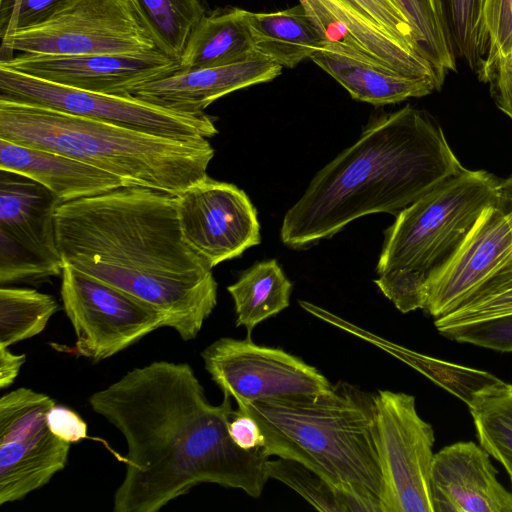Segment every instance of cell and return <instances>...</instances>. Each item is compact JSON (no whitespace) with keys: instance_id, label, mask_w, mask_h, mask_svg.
<instances>
[{"instance_id":"6da1fadb","label":"cell","mask_w":512,"mask_h":512,"mask_svg":"<svg viewBox=\"0 0 512 512\" xmlns=\"http://www.w3.org/2000/svg\"><path fill=\"white\" fill-rule=\"evenodd\" d=\"M224 395L212 405L187 363L164 360L134 368L88 399L124 437L125 474L114 512H157L202 483L261 496L269 479L263 448L240 449L228 425L235 410Z\"/></svg>"},{"instance_id":"7a4b0ae2","label":"cell","mask_w":512,"mask_h":512,"mask_svg":"<svg viewBox=\"0 0 512 512\" xmlns=\"http://www.w3.org/2000/svg\"><path fill=\"white\" fill-rule=\"evenodd\" d=\"M56 239L64 264L163 313L194 339L217 304L212 269L185 241L175 195L140 186L61 203Z\"/></svg>"},{"instance_id":"3957f363","label":"cell","mask_w":512,"mask_h":512,"mask_svg":"<svg viewBox=\"0 0 512 512\" xmlns=\"http://www.w3.org/2000/svg\"><path fill=\"white\" fill-rule=\"evenodd\" d=\"M463 168L426 111L406 105L372 115L356 142L319 170L288 209L281 241L307 249L360 217L396 215Z\"/></svg>"},{"instance_id":"277c9868","label":"cell","mask_w":512,"mask_h":512,"mask_svg":"<svg viewBox=\"0 0 512 512\" xmlns=\"http://www.w3.org/2000/svg\"><path fill=\"white\" fill-rule=\"evenodd\" d=\"M0 138L77 159L140 186L179 195L204 179L208 139L181 141L25 103L0 100Z\"/></svg>"},{"instance_id":"5b68a950","label":"cell","mask_w":512,"mask_h":512,"mask_svg":"<svg viewBox=\"0 0 512 512\" xmlns=\"http://www.w3.org/2000/svg\"><path fill=\"white\" fill-rule=\"evenodd\" d=\"M265 437L264 452L296 460L340 490L381 499L374 394L344 381L325 393L238 404Z\"/></svg>"},{"instance_id":"8992f818","label":"cell","mask_w":512,"mask_h":512,"mask_svg":"<svg viewBox=\"0 0 512 512\" xmlns=\"http://www.w3.org/2000/svg\"><path fill=\"white\" fill-rule=\"evenodd\" d=\"M500 180L485 170L458 174L402 209L384 233L377 287L402 313L422 309L427 284L495 205Z\"/></svg>"},{"instance_id":"52a82bcc","label":"cell","mask_w":512,"mask_h":512,"mask_svg":"<svg viewBox=\"0 0 512 512\" xmlns=\"http://www.w3.org/2000/svg\"><path fill=\"white\" fill-rule=\"evenodd\" d=\"M156 49L133 0H64L47 18L4 37L2 52L136 55ZM9 57V58H10Z\"/></svg>"},{"instance_id":"ba28073f","label":"cell","mask_w":512,"mask_h":512,"mask_svg":"<svg viewBox=\"0 0 512 512\" xmlns=\"http://www.w3.org/2000/svg\"><path fill=\"white\" fill-rule=\"evenodd\" d=\"M0 100L41 106L140 132L181 141L218 133L206 113L166 109L132 95L90 92L0 67Z\"/></svg>"},{"instance_id":"9c48e42d","label":"cell","mask_w":512,"mask_h":512,"mask_svg":"<svg viewBox=\"0 0 512 512\" xmlns=\"http://www.w3.org/2000/svg\"><path fill=\"white\" fill-rule=\"evenodd\" d=\"M376 443L382 473V512H434L430 475L434 430L413 395L374 394Z\"/></svg>"},{"instance_id":"30bf717a","label":"cell","mask_w":512,"mask_h":512,"mask_svg":"<svg viewBox=\"0 0 512 512\" xmlns=\"http://www.w3.org/2000/svg\"><path fill=\"white\" fill-rule=\"evenodd\" d=\"M61 275V300L80 356L105 360L168 327L163 313L103 280L67 264Z\"/></svg>"},{"instance_id":"8fae6325","label":"cell","mask_w":512,"mask_h":512,"mask_svg":"<svg viewBox=\"0 0 512 512\" xmlns=\"http://www.w3.org/2000/svg\"><path fill=\"white\" fill-rule=\"evenodd\" d=\"M55 404L24 387L0 398V505L23 499L65 468L70 443L55 436L46 420Z\"/></svg>"},{"instance_id":"7c38bea8","label":"cell","mask_w":512,"mask_h":512,"mask_svg":"<svg viewBox=\"0 0 512 512\" xmlns=\"http://www.w3.org/2000/svg\"><path fill=\"white\" fill-rule=\"evenodd\" d=\"M206 371L237 405L294 399L328 392L333 384L314 366L250 337L220 338L201 353Z\"/></svg>"},{"instance_id":"4fadbf2b","label":"cell","mask_w":512,"mask_h":512,"mask_svg":"<svg viewBox=\"0 0 512 512\" xmlns=\"http://www.w3.org/2000/svg\"><path fill=\"white\" fill-rule=\"evenodd\" d=\"M176 198L183 237L211 269L261 242L256 208L236 185L206 176Z\"/></svg>"},{"instance_id":"5bb4252c","label":"cell","mask_w":512,"mask_h":512,"mask_svg":"<svg viewBox=\"0 0 512 512\" xmlns=\"http://www.w3.org/2000/svg\"><path fill=\"white\" fill-rule=\"evenodd\" d=\"M0 67L75 89L119 96H130L140 87L180 70L178 60L157 48L136 55L21 53L1 60Z\"/></svg>"},{"instance_id":"9a60e30c","label":"cell","mask_w":512,"mask_h":512,"mask_svg":"<svg viewBox=\"0 0 512 512\" xmlns=\"http://www.w3.org/2000/svg\"><path fill=\"white\" fill-rule=\"evenodd\" d=\"M512 263V212L487 207L446 266L427 284L422 310L438 318Z\"/></svg>"},{"instance_id":"2e32d148","label":"cell","mask_w":512,"mask_h":512,"mask_svg":"<svg viewBox=\"0 0 512 512\" xmlns=\"http://www.w3.org/2000/svg\"><path fill=\"white\" fill-rule=\"evenodd\" d=\"M490 457L472 441L453 443L434 454V512H512V492L499 482Z\"/></svg>"},{"instance_id":"e0dca14e","label":"cell","mask_w":512,"mask_h":512,"mask_svg":"<svg viewBox=\"0 0 512 512\" xmlns=\"http://www.w3.org/2000/svg\"><path fill=\"white\" fill-rule=\"evenodd\" d=\"M282 67L255 55L234 64L178 71L150 82L132 96L166 109L202 113L215 100L249 86L269 82Z\"/></svg>"},{"instance_id":"ac0fdd59","label":"cell","mask_w":512,"mask_h":512,"mask_svg":"<svg viewBox=\"0 0 512 512\" xmlns=\"http://www.w3.org/2000/svg\"><path fill=\"white\" fill-rule=\"evenodd\" d=\"M61 201L38 182L0 170V231L43 259L63 267L55 213Z\"/></svg>"},{"instance_id":"d6986e66","label":"cell","mask_w":512,"mask_h":512,"mask_svg":"<svg viewBox=\"0 0 512 512\" xmlns=\"http://www.w3.org/2000/svg\"><path fill=\"white\" fill-rule=\"evenodd\" d=\"M0 170L28 177L61 203L92 197L124 186L113 174L56 152L0 138Z\"/></svg>"},{"instance_id":"ffe728a7","label":"cell","mask_w":512,"mask_h":512,"mask_svg":"<svg viewBox=\"0 0 512 512\" xmlns=\"http://www.w3.org/2000/svg\"><path fill=\"white\" fill-rule=\"evenodd\" d=\"M255 55L248 11L217 8L204 13L192 30L179 59L180 71L234 64Z\"/></svg>"},{"instance_id":"44dd1931","label":"cell","mask_w":512,"mask_h":512,"mask_svg":"<svg viewBox=\"0 0 512 512\" xmlns=\"http://www.w3.org/2000/svg\"><path fill=\"white\" fill-rule=\"evenodd\" d=\"M311 60L353 99L375 106L423 97L437 90L429 79L407 76L331 51L316 52Z\"/></svg>"},{"instance_id":"7402d4cb","label":"cell","mask_w":512,"mask_h":512,"mask_svg":"<svg viewBox=\"0 0 512 512\" xmlns=\"http://www.w3.org/2000/svg\"><path fill=\"white\" fill-rule=\"evenodd\" d=\"M255 52L281 66L294 68L328 44L301 5L269 12L248 11Z\"/></svg>"},{"instance_id":"603a6c76","label":"cell","mask_w":512,"mask_h":512,"mask_svg":"<svg viewBox=\"0 0 512 512\" xmlns=\"http://www.w3.org/2000/svg\"><path fill=\"white\" fill-rule=\"evenodd\" d=\"M292 287L275 259L252 265L227 287L234 302L236 326H243L250 337L258 324L289 306Z\"/></svg>"},{"instance_id":"cb8c5ba5","label":"cell","mask_w":512,"mask_h":512,"mask_svg":"<svg viewBox=\"0 0 512 512\" xmlns=\"http://www.w3.org/2000/svg\"><path fill=\"white\" fill-rule=\"evenodd\" d=\"M451 53L476 72L487 56L489 35L483 17V0H433Z\"/></svg>"},{"instance_id":"d4e9b609","label":"cell","mask_w":512,"mask_h":512,"mask_svg":"<svg viewBox=\"0 0 512 512\" xmlns=\"http://www.w3.org/2000/svg\"><path fill=\"white\" fill-rule=\"evenodd\" d=\"M480 445L512 458V384L497 379L479 388L467 404Z\"/></svg>"},{"instance_id":"484cf974","label":"cell","mask_w":512,"mask_h":512,"mask_svg":"<svg viewBox=\"0 0 512 512\" xmlns=\"http://www.w3.org/2000/svg\"><path fill=\"white\" fill-rule=\"evenodd\" d=\"M53 296L35 289L4 287L0 289V347L41 333L57 312Z\"/></svg>"},{"instance_id":"4316f807","label":"cell","mask_w":512,"mask_h":512,"mask_svg":"<svg viewBox=\"0 0 512 512\" xmlns=\"http://www.w3.org/2000/svg\"><path fill=\"white\" fill-rule=\"evenodd\" d=\"M149 27L156 48L175 60L204 15L200 0H133Z\"/></svg>"},{"instance_id":"83f0119b","label":"cell","mask_w":512,"mask_h":512,"mask_svg":"<svg viewBox=\"0 0 512 512\" xmlns=\"http://www.w3.org/2000/svg\"><path fill=\"white\" fill-rule=\"evenodd\" d=\"M512 314V263L474 290L456 307L435 318L439 333L470 323Z\"/></svg>"},{"instance_id":"f1b7e54d","label":"cell","mask_w":512,"mask_h":512,"mask_svg":"<svg viewBox=\"0 0 512 512\" xmlns=\"http://www.w3.org/2000/svg\"><path fill=\"white\" fill-rule=\"evenodd\" d=\"M269 479L280 481L297 492L316 510L348 512L349 492L340 490L306 465L289 458L277 457L266 462Z\"/></svg>"},{"instance_id":"f546056e","label":"cell","mask_w":512,"mask_h":512,"mask_svg":"<svg viewBox=\"0 0 512 512\" xmlns=\"http://www.w3.org/2000/svg\"><path fill=\"white\" fill-rule=\"evenodd\" d=\"M409 20L419 54L446 76L456 70V59L446 43L433 0H396Z\"/></svg>"},{"instance_id":"4dcf8cb0","label":"cell","mask_w":512,"mask_h":512,"mask_svg":"<svg viewBox=\"0 0 512 512\" xmlns=\"http://www.w3.org/2000/svg\"><path fill=\"white\" fill-rule=\"evenodd\" d=\"M55 265L0 231V284L34 283L62 274Z\"/></svg>"},{"instance_id":"1f68e13d","label":"cell","mask_w":512,"mask_h":512,"mask_svg":"<svg viewBox=\"0 0 512 512\" xmlns=\"http://www.w3.org/2000/svg\"><path fill=\"white\" fill-rule=\"evenodd\" d=\"M440 334L459 343L512 353V314L458 326Z\"/></svg>"},{"instance_id":"d6a6232c","label":"cell","mask_w":512,"mask_h":512,"mask_svg":"<svg viewBox=\"0 0 512 512\" xmlns=\"http://www.w3.org/2000/svg\"><path fill=\"white\" fill-rule=\"evenodd\" d=\"M393 36L417 51L411 24L396 0H342ZM418 52V51H417ZM419 53V52H418Z\"/></svg>"},{"instance_id":"836d02e7","label":"cell","mask_w":512,"mask_h":512,"mask_svg":"<svg viewBox=\"0 0 512 512\" xmlns=\"http://www.w3.org/2000/svg\"><path fill=\"white\" fill-rule=\"evenodd\" d=\"M477 73L488 83L498 108L512 119V52H488Z\"/></svg>"},{"instance_id":"e575fe53","label":"cell","mask_w":512,"mask_h":512,"mask_svg":"<svg viewBox=\"0 0 512 512\" xmlns=\"http://www.w3.org/2000/svg\"><path fill=\"white\" fill-rule=\"evenodd\" d=\"M483 17L490 40L488 52L511 53L512 0H483Z\"/></svg>"},{"instance_id":"d590c367","label":"cell","mask_w":512,"mask_h":512,"mask_svg":"<svg viewBox=\"0 0 512 512\" xmlns=\"http://www.w3.org/2000/svg\"><path fill=\"white\" fill-rule=\"evenodd\" d=\"M47 425L59 439L77 443L87 438V424L74 410L55 404L47 413Z\"/></svg>"},{"instance_id":"8d00e7d4","label":"cell","mask_w":512,"mask_h":512,"mask_svg":"<svg viewBox=\"0 0 512 512\" xmlns=\"http://www.w3.org/2000/svg\"><path fill=\"white\" fill-rule=\"evenodd\" d=\"M64 0H20L1 35L12 34L18 28L35 25L47 18Z\"/></svg>"},{"instance_id":"74e56055","label":"cell","mask_w":512,"mask_h":512,"mask_svg":"<svg viewBox=\"0 0 512 512\" xmlns=\"http://www.w3.org/2000/svg\"><path fill=\"white\" fill-rule=\"evenodd\" d=\"M228 432L232 441L242 450L254 451L264 447L265 437L259 423L238 409L229 422Z\"/></svg>"},{"instance_id":"f35d334b","label":"cell","mask_w":512,"mask_h":512,"mask_svg":"<svg viewBox=\"0 0 512 512\" xmlns=\"http://www.w3.org/2000/svg\"><path fill=\"white\" fill-rule=\"evenodd\" d=\"M26 359L25 354H14L9 347H0V388L9 387L17 378Z\"/></svg>"},{"instance_id":"ab89813d","label":"cell","mask_w":512,"mask_h":512,"mask_svg":"<svg viewBox=\"0 0 512 512\" xmlns=\"http://www.w3.org/2000/svg\"><path fill=\"white\" fill-rule=\"evenodd\" d=\"M495 206L503 212H512V174L500 180Z\"/></svg>"},{"instance_id":"60d3db41","label":"cell","mask_w":512,"mask_h":512,"mask_svg":"<svg viewBox=\"0 0 512 512\" xmlns=\"http://www.w3.org/2000/svg\"><path fill=\"white\" fill-rule=\"evenodd\" d=\"M20 0H0V34H2L15 12Z\"/></svg>"},{"instance_id":"b9f144b4","label":"cell","mask_w":512,"mask_h":512,"mask_svg":"<svg viewBox=\"0 0 512 512\" xmlns=\"http://www.w3.org/2000/svg\"><path fill=\"white\" fill-rule=\"evenodd\" d=\"M490 456H492L494 459H496L498 462L502 464L507 474L509 475V478L512 483V458L505 454L497 452L490 454Z\"/></svg>"}]
</instances>
